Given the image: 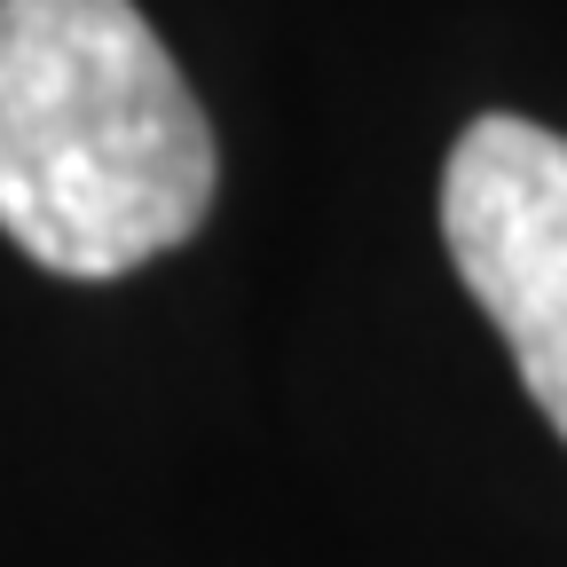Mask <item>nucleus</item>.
<instances>
[{
	"label": "nucleus",
	"instance_id": "1",
	"mask_svg": "<svg viewBox=\"0 0 567 567\" xmlns=\"http://www.w3.org/2000/svg\"><path fill=\"white\" fill-rule=\"evenodd\" d=\"M213 126L134 0H0V229L55 276L197 237Z\"/></svg>",
	"mask_w": 567,
	"mask_h": 567
},
{
	"label": "nucleus",
	"instance_id": "2",
	"mask_svg": "<svg viewBox=\"0 0 567 567\" xmlns=\"http://www.w3.org/2000/svg\"><path fill=\"white\" fill-rule=\"evenodd\" d=\"M442 229L465 292L567 442V142L513 111L473 118L442 174Z\"/></svg>",
	"mask_w": 567,
	"mask_h": 567
}]
</instances>
